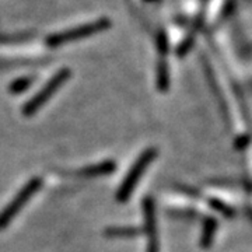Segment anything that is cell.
I'll return each instance as SVG.
<instances>
[{
	"instance_id": "obj_3",
	"label": "cell",
	"mask_w": 252,
	"mask_h": 252,
	"mask_svg": "<svg viewBox=\"0 0 252 252\" xmlns=\"http://www.w3.org/2000/svg\"><path fill=\"white\" fill-rule=\"evenodd\" d=\"M69 77H70V70H69V69H62L61 72L56 73L54 77L44 86V89L39 91L38 94H35V95L23 107V115L26 118L34 117L36 112L49 101V98L54 95L55 93L59 90V87L66 83V80H67Z\"/></svg>"
},
{
	"instance_id": "obj_4",
	"label": "cell",
	"mask_w": 252,
	"mask_h": 252,
	"mask_svg": "<svg viewBox=\"0 0 252 252\" xmlns=\"http://www.w3.org/2000/svg\"><path fill=\"white\" fill-rule=\"evenodd\" d=\"M144 221H146V234L149 238L147 252H158V243H157V233H156V215H154L153 199L146 198L143 202Z\"/></svg>"
},
{
	"instance_id": "obj_6",
	"label": "cell",
	"mask_w": 252,
	"mask_h": 252,
	"mask_svg": "<svg viewBox=\"0 0 252 252\" xmlns=\"http://www.w3.org/2000/svg\"><path fill=\"white\" fill-rule=\"evenodd\" d=\"M140 233L142 230L136 227H109L105 230V235L109 238H132Z\"/></svg>"
},
{
	"instance_id": "obj_5",
	"label": "cell",
	"mask_w": 252,
	"mask_h": 252,
	"mask_svg": "<svg viewBox=\"0 0 252 252\" xmlns=\"http://www.w3.org/2000/svg\"><path fill=\"white\" fill-rule=\"evenodd\" d=\"M115 168H117L115 161L107 160V161L99 162V164H95V165H90V167L81 170L79 174H80L81 177H87V178H90V177H101V175L112 174V172L115 171Z\"/></svg>"
},
{
	"instance_id": "obj_1",
	"label": "cell",
	"mask_w": 252,
	"mask_h": 252,
	"mask_svg": "<svg viewBox=\"0 0 252 252\" xmlns=\"http://www.w3.org/2000/svg\"><path fill=\"white\" fill-rule=\"evenodd\" d=\"M156 156H157L156 149H147L137 157V160L132 165L130 171L126 174L125 180L122 181L121 187L118 188L117 200L119 203H125V202H127V199L132 196L137 182L142 178V175L146 171V168L149 167V164L156 158Z\"/></svg>"
},
{
	"instance_id": "obj_2",
	"label": "cell",
	"mask_w": 252,
	"mask_h": 252,
	"mask_svg": "<svg viewBox=\"0 0 252 252\" xmlns=\"http://www.w3.org/2000/svg\"><path fill=\"white\" fill-rule=\"evenodd\" d=\"M42 184H44L42 178L34 177V178H31V181H28L23 188L20 189V192L13 198V200L0 212V230H4V228L9 227L11 220L17 216L23 207L27 205L28 200L32 198L39 189L42 188Z\"/></svg>"
},
{
	"instance_id": "obj_7",
	"label": "cell",
	"mask_w": 252,
	"mask_h": 252,
	"mask_svg": "<svg viewBox=\"0 0 252 252\" xmlns=\"http://www.w3.org/2000/svg\"><path fill=\"white\" fill-rule=\"evenodd\" d=\"M31 83H32L31 79H20V80H16L10 86V93L11 94H21L23 91H26L27 87L31 86Z\"/></svg>"
}]
</instances>
